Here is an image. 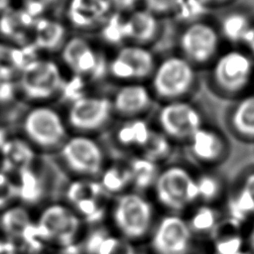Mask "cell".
Wrapping results in <instances>:
<instances>
[{
  "label": "cell",
  "mask_w": 254,
  "mask_h": 254,
  "mask_svg": "<svg viewBox=\"0 0 254 254\" xmlns=\"http://www.w3.org/2000/svg\"><path fill=\"white\" fill-rule=\"evenodd\" d=\"M9 244L7 243L4 239H2V237L0 236V254H9L11 253V251H9L7 248H6V245ZM10 245V244H9Z\"/></svg>",
  "instance_id": "b9f144b4"
},
{
  "label": "cell",
  "mask_w": 254,
  "mask_h": 254,
  "mask_svg": "<svg viewBox=\"0 0 254 254\" xmlns=\"http://www.w3.org/2000/svg\"><path fill=\"white\" fill-rule=\"evenodd\" d=\"M54 0H26V11L33 17L40 14Z\"/></svg>",
  "instance_id": "74e56055"
},
{
  "label": "cell",
  "mask_w": 254,
  "mask_h": 254,
  "mask_svg": "<svg viewBox=\"0 0 254 254\" xmlns=\"http://www.w3.org/2000/svg\"><path fill=\"white\" fill-rule=\"evenodd\" d=\"M112 108L120 115L134 117L145 112L151 105V95L146 87L140 84L122 86L113 99Z\"/></svg>",
  "instance_id": "2e32d148"
},
{
  "label": "cell",
  "mask_w": 254,
  "mask_h": 254,
  "mask_svg": "<svg viewBox=\"0 0 254 254\" xmlns=\"http://www.w3.org/2000/svg\"><path fill=\"white\" fill-rule=\"evenodd\" d=\"M158 30V22L153 13L148 10L133 12L123 20L124 38H129L139 43H147L154 39Z\"/></svg>",
  "instance_id": "ffe728a7"
},
{
  "label": "cell",
  "mask_w": 254,
  "mask_h": 254,
  "mask_svg": "<svg viewBox=\"0 0 254 254\" xmlns=\"http://www.w3.org/2000/svg\"><path fill=\"white\" fill-rule=\"evenodd\" d=\"M234 254H251V253H250V251L247 252V251H244V250H240V251H238V252H236Z\"/></svg>",
  "instance_id": "f6af8a7d"
},
{
  "label": "cell",
  "mask_w": 254,
  "mask_h": 254,
  "mask_svg": "<svg viewBox=\"0 0 254 254\" xmlns=\"http://www.w3.org/2000/svg\"><path fill=\"white\" fill-rule=\"evenodd\" d=\"M252 73L251 59L241 52L231 51L217 60L212 76L218 89L226 94H236L248 85Z\"/></svg>",
  "instance_id": "8992f818"
},
{
  "label": "cell",
  "mask_w": 254,
  "mask_h": 254,
  "mask_svg": "<svg viewBox=\"0 0 254 254\" xmlns=\"http://www.w3.org/2000/svg\"><path fill=\"white\" fill-rule=\"evenodd\" d=\"M216 31L206 23H192L183 32L180 45L190 63L204 64L216 53L218 48Z\"/></svg>",
  "instance_id": "8fae6325"
},
{
  "label": "cell",
  "mask_w": 254,
  "mask_h": 254,
  "mask_svg": "<svg viewBox=\"0 0 254 254\" xmlns=\"http://www.w3.org/2000/svg\"><path fill=\"white\" fill-rule=\"evenodd\" d=\"M141 149L144 158L157 163L170 155L171 144L167 135L151 130L146 143Z\"/></svg>",
  "instance_id": "4dcf8cb0"
},
{
  "label": "cell",
  "mask_w": 254,
  "mask_h": 254,
  "mask_svg": "<svg viewBox=\"0 0 254 254\" xmlns=\"http://www.w3.org/2000/svg\"><path fill=\"white\" fill-rule=\"evenodd\" d=\"M21 129L24 138L34 149L61 148L66 138L65 124L61 115L47 106L34 107L24 116Z\"/></svg>",
  "instance_id": "6da1fadb"
},
{
  "label": "cell",
  "mask_w": 254,
  "mask_h": 254,
  "mask_svg": "<svg viewBox=\"0 0 254 254\" xmlns=\"http://www.w3.org/2000/svg\"><path fill=\"white\" fill-rule=\"evenodd\" d=\"M147 10L151 13H167L178 7L181 0H144Z\"/></svg>",
  "instance_id": "d590c367"
},
{
  "label": "cell",
  "mask_w": 254,
  "mask_h": 254,
  "mask_svg": "<svg viewBox=\"0 0 254 254\" xmlns=\"http://www.w3.org/2000/svg\"><path fill=\"white\" fill-rule=\"evenodd\" d=\"M231 125L242 138L254 139V94L236 104L231 115Z\"/></svg>",
  "instance_id": "603a6c76"
},
{
  "label": "cell",
  "mask_w": 254,
  "mask_h": 254,
  "mask_svg": "<svg viewBox=\"0 0 254 254\" xmlns=\"http://www.w3.org/2000/svg\"><path fill=\"white\" fill-rule=\"evenodd\" d=\"M116 8L120 10H127L132 8L137 0H110Z\"/></svg>",
  "instance_id": "60d3db41"
},
{
  "label": "cell",
  "mask_w": 254,
  "mask_h": 254,
  "mask_svg": "<svg viewBox=\"0 0 254 254\" xmlns=\"http://www.w3.org/2000/svg\"><path fill=\"white\" fill-rule=\"evenodd\" d=\"M113 219L118 230L127 239H140L151 227L153 209L142 195L126 193L115 202Z\"/></svg>",
  "instance_id": "277c9868"
},
{
  "label": "cell",
  "mask_w": 254,
  "mask_h": 254,
  "mask_svg": "<svg viewBox=\"0 0 254 254\" xmlns=\"http://www.w3.org/2000/svg\"><path fill=\"white\" fill-rule=\"evenodd\" d=\"M190 149L198 161L212 163L223 156L225 144L223 139L214 131L200 128L190 138Z\"/></svg>",
  "instance_id": "e0dca14e"
},
{
  "label": "cell",
  "mask_w": 254,
  "mask_h": 254,
  "mask_svg": "<svg viewBox=\"0 0 254 254\" xmlns=\"http://www.w3.org/2000/svg\"><path fill=\"white\" fill-rule=\"evenodd\" d=\"M35 218L25 204L13 203L0 211V234L13 248H18L37 235Z\"/></svg>",
  "instance_id": "7c38bea8"
},
{
  "label": "cell",
  "mask_w": 254,
  "mask_h": 254,
  "mask_svg": "<svg viewBox=\"0 0 254 254\" xmlns=\"http://www.w3.org/2000/svg\"><path fill=\"white\" fill-rule=\"evenodd\" d=\"M16 198H19L16 183L5 172H0V211L15 203Z\"/></svg>",
  "instance_id": "836d02e7"
},
{
  "label": "cell",
  "mask_w": 254,
  "mask_h": 254,
  "mask_svg": "<svg viewBox=\"0 0 254 254\" xmlns=\"http://www.w3.org/2000/svg\"><path fill=\"white\" fill-rule=\"evenodd\" d=\"M9 254H14V253H12V252H11V253H9Z\"/></svg>",
  "instance_id": "7dc6e473"
},
{
  "label": "cell",
  "mask_w": 254,
  "mask_h": 254,
  "mask_svg": "<svg viewBox=\"0 0 254 254\" xmlns=\"http://www.w3.org/2000/svg\"><path fill=\"white\" fill-rule=\"evenodd\" d=\"M104 189L100 183L90 180H78L72 182L66 190V198L74 206L82 201L102 197Z\"/></svg>",
  "instance_id": "83f0119b"
},
{
  "label": "cell",
  "mask_w": 254,
  "mask_h": 254,
  "mask_svg": "<svg viewBox=\"0 0 254 254\" xmlns=\"http://www.w3.org/2000/svg\"><path fill=\"white\" fill-rule=\"evenodd\" d=\"M104 35L110 42H118L124 38L123 34V21L117 17L112 18L104 30Z\"/></svg>",
  "instance_id": "8d00e7d4"
},
{
  "label": "cell",
  "mask_w": 254,
  "mask_h": 254,
  "mask_svg": "<svg viewBox=\"0 0 254 254\" xmlns=\"http://www.w3.org/2000/svg\"><path fill=\"white\" fill-rule=\"evenodd\" d=\"M37 231L48 244L61 247L72 245L81 227L79 216L66 205L51 203L45 206L35 218Z\"/></svg>",
  "instance_id": "7a4b0ae2"
},
{
  "label": "cell",
  "mask_w": 254,
  "mask_h": 254,
  "mask_svg": "<svg viewBox=\"0 0 254 254\" xmlns=\"http://www.w3.org/2000/svg\"><path fill=\"white\" fill-rule=\"evenodd\" d=\"M34 148L24 139H9L1 146V158L4 164L15 173L32 168L35 161Z\"/></svg>",
  "instance_id": "d6986e66"
},
{
  "label": "cell",
  "mask_w": 254,
  "mask_h": 254,
  "mask_svg": "<svg viewBox=\"0 0 254 254\" xmlns=\"http://www.w3.org/2000/svg\"><path fill=\"white\" fill-rule=\"evenodd\" d=\"M217 212L213 208L201 206L192 214L190 227L197 232H207L217 225Z\"/></svg>",
  "instance_id": "d6a6232c"
},
{
  "label": "cell",
  "mask_w": 254,
  "mask_h": 254,
  "mask_svg": "<svg viewBox=\"0 0 254 254\" xmlns=\"http://www.w3.org/2000/svg\"><path fill=\"white\" fill-rule=\"evenodd\" d=\"M112 103L98 96H81L74 99L69 107L67 121L80 131H93L104 126L110 118Z\"/></svg>",
  "instance_id": "30bf717a"
},
{
  "label": "cell",
  "mask_w": 254,
  "mask_h": 254,
  "mask_svg": "<svg viewBox=\"0 0 254 254\" xmlns=\"http://www.w3.org/2000/svg\"><path fill=\"white\" fill-rule=\"evenodd\" d=\"M108 10L107 0H70L67 15L74 26L84 28L98 22Z\"/></svg>",
  "instance_id": "ac0fdd59"
},
{
  "label": "cell",
  "mask_w": 254,
  "mask_h": 254,
  "mask_svg": "<svg viewBox=\"0 0 254 254\" xmlns=\"http://www.w3.org/2000/svg\"><path fill=\"white\" fill-rule=\"evenodd\" d=\"M205 1H209V2H221V1H225V0H205Z\"/></svg>",
  "instance_id": "bcb514c9"
},
{
  "label": "cell",
  "mask_w": 254,
  "mask_h": 254,
  "mask_svg": "<svg viewBox=\"0 0 254 254\" xmlns=\"http://www.w3.org/2000/svg\"><path fill=\"white\" fill-rule=\"evenodd\" d=\"M132 184L140 190H145L155 184L158 177L156 163L141 157L135 158L129 164Z\"/></svg>",
  "instance_id": "4316f807"
},
{
  "label": "cell",
  "mask_w": 254,
  "mask_h": 254,
  "mask_svg": "<svg viewBox=\"0 0 254 254\" xmlns=\"http://www.w3.org/2000/svg\"><path fill=\"white\" fill-rule=\"evenodd\" d=\"M14 86L9 79L0 77V101H7L12 98Z\"/></svg>",
  "instance_id": "f35d334b"
},
{
  "label": "cell",
  "mask_w": 254,
  "mask_h": 254,
  "mask_svg": "<svg viewBox=\"0 0 254 254\" xmlns=\"http://www.w3.org/2000/svg\"><path fill=\"white\" fill-rule=\"evenodd\" d=\"M33 23V16L27 11H11L0 19V31L9 38L23 41L27 29Z\"/></svg>",
  "instance_id": "d4e9b609"
},
{
  "label": "cell",
  "mask_w": 254,
  "mask_h": 254,
  "mask_svg": "<svg viewBox=\"0 0 254 254\" xmlns=\"http://www.w3.org/2000/svg\"><path fill=\"white\" fill-rule=\"evenodd\" d=\"M197 182L198 195L203 200H211L215 198L219 192V184L217 180L211 176H202Z\"/></svg>",
  "instance_id": "e575fe53"
},
{
  "label": "cell",
  "mask_w": 254,
  "mask_h": 254,
  "mask_svg": "<svg viewBox=\"0 0 254 254\" xmlns=\"http://www.w3.org/2000/svg\"><path fill=\"white\" fill-rule=\"evenodd\" d=\"M35 31V45L42 50H57L65 38V28L60 22L54 20H39L36 23Z\"/></svg>",
  "instance_id": "7402d4cb"
},
{
  "label": "cell",
  "mask_w": 254,
  "mask_h": 254,
  "mask_svg": "<svg viewBox=\"0 0 254 254\" xmlns=\"http://www.w3.org/2000/svg\"><path fill=\"white\" fill-rule=\"evenodd\" d=\"M10 0H0V11L4 10L8 7Z\"/></svg>",
  "instance_id": "ee69618b"
},
{
  "label": "cell",
  "mask_w": 254,
  "mask_h": 254,
  "mask_svg": "<svg viewBox=\"0 0 254 254\" xmlns=\"http://www.w3.org/2000/svg\"><path fill=\"white\" fill-rule=\"evenodd\" d=\"M191 241L190 225L179 216L163 218L153 236V248L158 254H187Z\"/></svg>",
  "instance_id": "4fadbf2b"
},
{
  "label": "cell",
  "mask_w": 254,
  "mask_h": 254,
  "mask_svg": "<svg viewBox=\"0 0 254 254\" xmlns=\"http://www.w3.org/2000/svg\"><path fill=\"white\" fill-rule=\"evenodd\" d=\"M154 186L159 201L174 210L184 209L199 198L196 180L182 167L164 170L158 175Z\"/></svg>",
  "instance_id": "3957f363"
},
{
  "label": "cell",
  "mask_w": 254,
  "mask_h": 254,
  "mask_svg": "<svg viewBox=\"0 0 254 254\" xmlns=\"http://www.w3.org/2000/svg\"><path fill=\"white\" fill-rule=\"evenodd\" d=\"M60 149L64 162L74 173L86 177L101 173L103 153L92 139L84 136L67 138Z\"/></svg>",
  "instance_id": "ba28073f"
},
{
  "label": "cell",
  "mask_w": 254,
  "mask_h": 254,
  "mask_svg": "<svg viewBox=\"0 0 254 254\" xmlns=\"http://www.w3.org/2000/svg\"><path fill=\"white\" fill-rule=\"evenodd\" d=\"M101 186L108 192H120L132 184L129 167L113 165L107 168L101 177Z\"/></svg>",
  "instance_id": "f546056e"
},
{
  "label": "cell",
  "mask_w": 254,
  "mask_h": 254,
  "mask_svg": "<svg viewBox=\"0 0 254 254\" xmlns=\"http://www.w3.org/2000/svg\"><path fill=\"white\" fill-rule=\"evenodd\" d=\"M155 69L153 55L139 46L123 47L110 64L111 73L120 79H141Z\"/></svg>",
  "instance_id": "5bb4252c"
},
{
  "label": "cell",
  "mask_w": 254,
  "mask_h": 254,
  "mask_svg": "<svg viewBox=\"0 0 254 254\" xmlns=\"http://www.w3.org/2000/svg\"><path fill=\"white\" fill-rule=\"evenodd\" d=\"M63 60L77 74L95 73L100 66L98 56L89 43L80 37L66 42L63 49Z\"/></svg>",
  "instance_id": "9a60e30c"
},
{
  "label": "cell",
  "mask_w": 254,
  "mask_h": 254,
  "mask_svg": "<svg viewBox=\"0 0 254 254\" xmlns=\"http://www.w3.org/2000/svg\"><path fill=\"white\" fill-rule=\"evenodd\" d=\"M254 56V25H251L242 41Z\"/></svg>",
  "instance_id": "ab89813d"
},
{
  "label": "cell",
  "mask_w": 254,
  "mask_h": 254,
  "mask_svg": "<svg viewBox=\"0 0 254 254\" xmlns=\"http://www.w3.org/2000/svg\"><path fill=\"white\" fill-rule=\"evenodd\" d=\"M88 254H136L128 240L111 236L103 231H94L86 241Z\"/></svg>",
  "instance_id": "44dd1931"
},
{
  "label": "cell",
  "mask_w": 254,
  "mask_h": 254,
  "mask_svg": "<svg viewBox=\"0 0 254 254\" xmlns=\"http://www.w3.org/2000/svg\"><path fill=\"white\" fill-rule=\"evenodd\" d=\"M251 24L246 16L240 13H232L226 16L222 22V32L224 36L232 41H243Z\"/></svg>",
  "instance_id": "1f68e13d"
},
{
  "label": "cell",
  "mask_w": 254,
  "mask_h": 254,
  "mask_svg": "<svg viewBox=\"0 0 254 254\" xmlns=\"http://www.w3.org/2000/svg\"><path fill=\"white\" fill-rule=\"evenodd\" d=\"M159 122L165 135L175 139H189L201 128V117L190 103L172 101L159 113Z\"/></svg>",
  "instance_id": "9c48e42d"
},
{
  "label": "cell",
  "mask_w": 254,
  "mask_h": 254,
  "mask_svg": "<svg viewBox=\"0 0 254 254\" xmlns=\"http://www.w3.org/2000/svg\"><path fill=\"white\" fill-rule=\"evenodd\" d=\"M28 56L29 54L25 50L0 44V77L10 79L18 69H23L31 62L27 60Z\"/></svg>",
  "instance_id": "484cf974"
},
{
  "label": "cell",
  "mask_w": 254,
  "mask_h": 254,
  "mask_svg": "<svg viewBox=\"0 0 254 254\" xmlns=\"http://www.w3.org/2000/svg\"><path fill=\"white\" fill-rule=\"evenodd\" d=\"M230 210L236 221L254 213V172L245 178L239 192L231 201Z\"/></svg>",
  "instance_id": "cb8c5ba5"
},
{
  "label": "cell",
  "mask_w": 254,
  "mask_h": 254,
  "mask_svg": "<svg viewBox=\"0 0 254 254\" xmlns=\"http://www.w3.org/2000/svg\"><path fill=\"white\" fill-rule=\"evenodd\" d=\"M249 246H250V253L254 254V226L252 227V230L250 232L249 236Z\"/></svg>",
  "instance_id": "7bdbcfd3"
},
{
  "label": "cell",
  "mask_w": 254,
  "mask_h": 254,
  "mask_svg": "<svg viewBox=\"0 0 254 254\" xmlns=\"http://www.w3.org/2000/svg\"><path fill=\"white\" fill-rule=\"evenodd\" d=\"M151 129L141 120H133L123 125L117 133V139L123 146L142 148L146 143Z\"/></svg>",
  "instance_id": "f1b7e54d"
},
{
  "label": "cell",
  "mask_w": 254,
  "mask_h": 254,
  "mask_svg": "<svg viewBox=\"0 0 254 254\" xmlns=\"http://www.w3.org/2000/svg\"><path fill=\"white\" fill-rule=\"evenodd\" d=\"M194 82V70L184 58L170 57L164 60L154 71L153 88L165 99L174 100L188 93Z\"/></svg>",
  "instance_id": "5b68a950"
},
{
  "label": "cell",
  "mask_w": 254,
  "mask_h": 254,
  "mask_svg": "<svg viewBox=\"0 0 254 254\" xmlns=\"http://www.w3.org/2000/svg\"><path fill=\"white\" fill-rule=\"evenodd\" d=\"M63 82L58 65L47 60L29 62L22 69L21 88L31 99H46L54 95Z\"/></svg>",
  "instance_id": "52a82bcc"
}]
</instances>
